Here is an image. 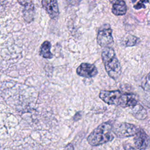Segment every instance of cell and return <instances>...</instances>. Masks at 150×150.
<instances>
[{
  "label": "cell",
  "mask_w": 150,
  "mask_h": 150,
  "mask_svg": "<svg viewBox=\"0 0 150 150\" xmlns=\"http://www.w3.org/2000/svg\"><path fill=\"white\" fill-rule=\"evenodd\" d=\"M81 115L80 112H77V113L74 115V116L73 117V120H75V121L79 120H80V118H81Z\"/></svg>",
  "instance_id": "cell-18"
},
{
  "label": "cell",
  "mask_w": 150,
  "mask_h": 150,
  "mask_svg": "<svg viewBox=\"0 0 150 150\" xmlns=\"http://www.w3.org/2000/svg\"><path fill=\"white\" fill-rule=\"evenodd\" d=\"M17 1L18 2V3L19 4H21V5L25 6L26 4H28L29 2L28 0H17Z\"/></svg>",
  "instance_id": "cell-19"
},
{
  "label": "cell",
  "mask_w": 150,
  "mask_h": 150,
  "mask_svg": "<svg viewBox=\"0 0 150 150\" xmlns=\"http://www.w3.org/2000/svg\"><path fill=\"white\" fill-rule=\"evenodd\" d=\"M141 86L144 90L150 91V73H149L143 80Z\"/></svg>",
  "instance_id": "cell-14"
},
{
  "label": "cell",
  "mask_w": 150,
  "mask_h": 150,
  "mask_svg": "<svg viewBox=\"0 0 150 150\" xmlns=\"http://www.w3.org/2000/svg\"><path fill=\"white\" fill-rule=\"evenodd\" d=\"M137 126L127 122H122L116 125L112 129L114 134L118 138H122L134 136L139 130Z\"/></svg>",
  "instance_id": "cell-5"
},
{
  "label": "cell",
  "mask_w": 150,
  "mask_h": 150,
  "mask_svg": "<svg viewBox=\"0 0 150 150\" xmlns=\"http://www.w3.org/2000/svg\"><path fill=\"white\" fill-rule=\"evenodd\" d=\"M138 38L133 35H129L124 41L125 46H135L138 41Z\"/></svg>",
  "instance_id": "cell-13"
},
{
  "label": "cell",
  "mask_w": 150,
  "mask_h": 150,
  "mask_svg": "<svg viewBox=\"0 0 150 150\" xmlns=\"http://www.w3.org/2000/svg\"><path fill=\"white\" fill-rule=\"evenodd\" d=\"M63 150H74V147L72 144H69L65 146Z\"/></svg>",
  "instance_id": "cell-17"
},
{
  "label": "cell",
  "mask_w": 150,
  "mask_h": 150,
  "mask_svg": "<svg viewBox=\"0 0 150 150\" xmlns=\"http://www.w3.org/2000/svg\"><path fill=\"white\" fill-rule=\"evenodd\" d=\"M132 114L138 120H144L147 116L146 110L140 104H137L132 107Z\"/></svg>",
  "instance_id": "cell-11"
},
{
  "label": "cell",
  "mask_w": 150,
  "mask_h": 150,
  "mask_svg": "<svg viewBox=\"0 0 150 150\" xmlns=\"http://www.w3.org/2000/svg\"><path fill=\"white\" fill-rule=\"evenodd\" d=\"M124 148L125 150H137L135 148H134L129 144H124Z\"/></svg>",
  "instance_id": "cell-16"
},
{
  "label": "cell",
  "mask_w": 150,
  "mask_h": 150,
  "mask_svg": "<svg viewBox=\"0 0 150 150\" xmlns=\"http://www.w3.org/2000/svg\"><path fill=\"white\" fill-rule=\"evenodd\" d=\"M41 2L50 18L54 19L58 16L59 10L57 0H42Z\"/></svg>",
  "instance_id": "cell-8"
},
{
  "label": "cell",
  "mask_w": 150,
  "mask_h": 150,
  "mask_svg": "<svg viewBox=\"0 0 150 150\" xmlns=\"http://www.w3.org/2000/svg\"><path fill=\"white\" fill-rule=\"evenodd\" d=\"M134 144L137 149L145 150L150 147V138L141 128L134 135Z\"/></svg>",
  "instance_id": "cell-6"
},
{
  "label": "cell",
  "mask_w": 150,
  "mask_h": 150,
  "mask_svg": "<svg viewBox=\"0 0 150 150\" xmlns=\"http://www.w3.org/2000/svg\"><path fill=\"white\" fill-rule=\"evenodd\" d=\"M35 8L32 2H29L24 6L23 10V16L25 21L28 23H30L34 18Z\"/></svg>",
  "instance_id": "cell-10"
},
{
  "label": "cell",
  "mask_w": 150,
  "mask_h": 150,
  "mask_svg": "<svg viewBox=\"0 0 150 150\" xmlns=\"http://www.w3.org/2000/svg\"><path fill=\"white\" fill-rule=\"evenodd\" d=\"M112 125L109 122L98 125L87 137V141L91 146H98L114 139Z\"/></svg>",
  "instance_id": "cell-2"
},
{
  "label": "cell",
  "mask_w": 150,
  "mask_h": 150,
  "mask_svg": "<svg viewBox=\"0 0 150 150\" xmlns=\"http://www.w3.org/2000/svg\"><path fill=\"white\" fill-rule=\"evenodd\" d=\"M76 72L77 74L81 77L89 78L96 76L98 73V70L94 64L82 63L77 67Z\"/></svg>",
  "instance_id": "cell-7"
},
{
  "label": "cell",
  "mask_w": 150,
  "mask_h": 150,
  "mask_svg": "<svg viewBox=\"0 0 150 150\" xmlns=\"http://www.w3.org/2000/svg\"><path fill=\"white\" fill-rule=\"evenodd\" d=\"M112 30L108 24L101 26L98 31L97 36V43L103 47H111L114 43L112 35Z\"/></svg>",
  "instance_id": "cell-4"
},
{
  "label": "cell",
  "mask_w": 150,
  "mask_h": 150,
  "mask_svg": "<svg viewBox=\"0 0 150 150\" xmlns=\"http://www.w3.org/2000/svg\"><path fill=\"white\" fill-rule=\"evenodd\" d=\"M112 4V12L117 16L124 15L126 13L127 8L124 0H109Z\"/></svg>",
  "instance_id": "cell-9"
},
{
  "label": "cell",
  "mask_w": 150,
  "mask_h": 150,
  "mask_svg": "<svg viewBox=\"0 0 150 150\" xmlns=\"http://www.w3.org/2000/svg\"><path fill=\"white\" fill-rule=\"evenodd\" d=\"M99 97L109 105L122 107H132L138 104L135 96L131 93H124L120 90L100 91Z\"/></svg>",
  "instance_id": "cell-1"
},
{
  "label": "cell",
  "mask_w": 150,
  "mask_h": 150,
  "mask_svg": "<svg viewBox=\"0 0 150 150\" xmlns=\"http://www.w3.org/2000/svg\"><path fill=\"white\" fill-rule=\"evenodd\" d=\"M50 48L51 43L49 41H45L40 47V56L45 59H52L53 57V54L50 52Z\"/></svg>",
  "instance_id": "cell-12"
},
{
  "label": "cell",
  "mask_w": 150,
  "mask_h": 150,
  "mask_svg": "<svg viewBox=\"0 0 150 150\" xmlns=\"http://www.w3.org/2000/svg\"><path fill=\"white\" fill-rule=\"evenodd\" d=\"M149 0H139V1L134 6V8L135 9H140L141 8H145V4L148 3Z\"/></svg>",
  "instance_id": "cell-15"
},
{
  "label": "cell",
  "mask_w": 150,
  "mask_h": 150,
  "mask_svg": "<svg viewBox=\"0 0 150 150\" xmlns=\"http://www.w3.org/2000/svg\"><path fill=\"white\" fill-rule=\"evenodd\" d=\"M102 60L108 76L117 80L121 75V67L112 47H105L101 53Z\"/></svg>",
  "instance_id": "cell-3"
}]
</instances>
